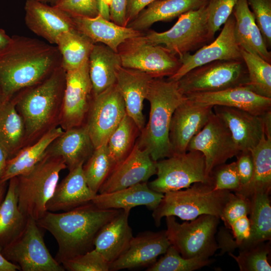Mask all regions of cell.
<instances>
[{"instance_id": "1", "label": "cell", "mask_w": 271, "mask_h": 271, "mask_svg": "<svg viewBox=\"0 0 271 271\" xmlns=\"http://www.w3.org/2000/svg\"><path fill=\"white\" fill-rule=\"evenodd\" d=\"M0 53V87L4 101L47 78L61 65L56 46L33 38L15 35Z\"/></svg>"}, {"instance_id": "2", "label": "cell", "mask_w": 271, "mask_h": 271, "mask_svg": "<svg viewBox=\"0 0 271 271\" xmlns=\"http://www.w3.org/2000/svg\"><path fill=\"white\" fill-rule=\"evenodd\" d=\"M121 210L101 209L91 202L61 213L47 211L37 222L56 240L58 248L55 258L61 264L93 249L99 230Z\"/></svg>"}, {"instance_id": "3", "label": "cell", "mask_w": 271, "mask_h": 271, "mask_svg": "<svg viewBox=\"0 0 271 271\" xmlns=\"http://www.w3.org/2000/svg\"><path fill=\"white\" fill-rule=\"evenodd\" d=\"M66 71L61 65L40 83L25 89L12 99L22 117L26 142L40 138L60 119Z\"/></svg>"}, {"instance_id": "4", "label": "cell", "mask_w": 271, "mask_h": 271, "mask_svg": "<svg viewBox=\"0 0 271 271\" xmlns=\"http://www.w3.org/2000/svg\"><path fill=\"white\" fill-rule=\"evenodd\" d=\"M186 98L177 81L164 78L151 80L146 96L150 104L149 119L137 143L153 161L173 155L169 140L171 121L175 110Z\"/></svg>"}, {"instance_id": "5", "label": "cell", "mask_w": 271, "mask_h": 271, "mask_svg": "<svg viewBox=\"0 0 271 271\" xmlns=\"http://www.w3.org/2000/svg\"><path fill=\"white\" fill-rule=\"evenodd\" d=\"M233 193L216 190L213 183L196 182L184 190L164 194L158 206L153 211L155 225H161L164 217L174 216L190 221L203 214L220 218L223 210Z\"/></svg>"}, {"instance_id": "6", "label": "cell", "mask_w": 271, "mask_h": 271, "mask_svg": "<svg viewBox=\"0 0 271 271\" xmlns=\"http://www.w3.org/2000/svg\"><path fill=\"white\" fill-rule=\"evenodd\" d=\"M66 168L61 157L46 151L33 167L16 177L18 206L25 216L37 221L45 215L47 203L58 184L60 173Z\"/></svg>"}, {"instance_id": "7", "label": "cell", "mask_w": 271, "mask_h": 271, "mask_svg": "<svg viewBox=\"0 0 271 271\" xmlns=\"http://www.w3.org/2000/svg\"><path fill=\"white\" fill-rule=\"evenodd\" d=\"M219 220L217 216L203 214L180 224L175 216H168L166 235L182 257L209 258L219 249L215 234Z\"/></svg>"}, {"instance_id": "8", "label": "cell", "mask_w": 271, "mask_h": 271, "mask_svg": "<svg viewBox=\"0 0 271 271\" xmlns=\"http://www.w3.org/2000/svg\"><path fill=\"white\" fill-rule=\"evenodd\" d=\"M156 167L157 177L148 184L159 193L180 190L196 182H213L207 174L204 156L198 151L174 154L157 161Z\"/></svg>"}, {"instance_id": "9", "label": "cell", "mask_w": 271, "mask_h": 271, "mask_svg": "<svg viewBox=\"0 0 271 271\" xmlns=\"http://www.w3.org/2000/svg\"><path fill=\"white\" fill-rule=\"evenodd\" d=\"M177 82L186 96L245 85L248 74L243 60H218L191 70Z\"/></svg>"}, {"instance_id": "10", "label": "cell", "mask_w": 271, "mask_h": 271, "mask_svg": "<svg viewBox=\"0 0 271 271\" xmlns=\"http://www.w3.org/2000/svg\"><path fill=\"white\" fill-rule=\"evenodd\" d=\"M144 36L150 43L164 45L180 58L210 40L207 22V5L182 14L169 30L149 31Z\"/></svg>"}, {"instance_id": "11", "label": "cell", "mask_w": 271, "mask_h": 271, "mask_svg": "<svg viewBox=\"0 0 271 271\" xmlns=\"http://www.w3.org/2000/svg\"><path fill=\"white\" fill-rule=\"evenodd\" d=\"M121 66L144 72L153 78L173 75L181 62L165 47L149 42L144 34L128 39L118 48Z\"/></svg>"}, {"instance_id": "12", "label": "cell", "mask_w": 271, "mask_h": 271, "mask_svg": "<svg viewBox=\"0 0 271 271\" xmlns=\"http://www.w3.org/2000/svg\"><path fill=\"white\" fill-rule=\"evenodd\" d=\"M3 256L22 271H64L63 266L49 251L40 227L28 218L19 235L1 249Z\"/></svg>"}, {"instance_id": "13", "label": "cell", "mask_w": 271, "mask_h": 271, "mask_svg": "<svg viewBox=\"0 0 271 271\" xmlns=\"http://www.w3.org/2000/svg\"><path fill=\"white\" fill-rule=\"evenodd\" d=\"M92 97L85 124L95 149L107 143L126 111L123 99L116 83Z\"/></svg>"}, {"instance_id": "14", "label": "cell", "mask_w": 271, "mask_h": 271, "mask_svg": "<svg viewBox=\"0 0 271 271\" xmlns=\"http://www.w3.org/2000/svg\"><path fill=\"white\" fill-rule=\"evenodd\" d=\"M195 150L204 156L207 174L210 176L217 166L225 163L240 152L224 122L214 113L190 141L187 151Z\"/></svg>"}, {"instance_id": "15", "label": "cell", "mask_w": 271, "mask_h": 271, "mask_svg": "<svg viewBox=\"0 0 271 271\" xmlns=\"http://www.w3.org/2000/svg\"><path fill=\"white\" fill-rule=\"evenodd\" d=\"M65 78L59 122L64 130L82 125L87 115L92 94L88 61L78 68L66 71Z\"/></svg>"}, {"instance_id": "16", "label": "cell", "mask_w": 271, "mask_h": 271, "mask_svg": "<svg viewBox=\"0 0 271 271\" xmlns=\"http://www.w3.org/2000/svg\"><path fill=\"white\" fill-rule=\"evenodd\" d=\"M235 20L232 14L217 38L193 54L187 53L179 58L181 63L177 71L168 79L177 81L191 70L218 60H243L240 48L235 37Z\"/></svg>"}, {"instance_id": "17", "label": "cell", "mask_w": 271, "mask_h": 271, "mask_svg": "<svg viewBox=\"0 0 271 271\" xmlns=\"http://www.w3.org/2000/svg\"><path fill=\"white\" fill-rule=\"evenodd\" d=\"M213 106L198 104L187 97L175 110L171 121L169 140L174 154L185 153L191 140L214 113Z\"/></svg>"}, {"instance_id": "18", "label": "cell", "mask_w": 271, "mask_h": 271, "mask_svg": "<svg viewBox=\"0 0 271 271\" xmlns=\"http://www.w3.org/2000/svg\"><path fill=\"white\" fill-rule=\"evenodd\" d=\"M156 173V162L136 142L129 155L113 168L98 193L111 192L147 182Z\"/></svg>"}, {"instance_id": "19", "label": "cell", "mask_w": 271, "mask_h": 271, "mask_svg": "<svg viewBox=\"0 0 271 271\" xmlns=\"http://www.w3.org/2000/svg\"><path fill=\"white\" fill-rule=\"evenodd\" d=\"M171 243L166 230L145 231L132 238L126 250L109 263V270L133 269L152 265L164 254Z\"/></svg>"}, {"instance_id": "20", "label": "cell", "mask_w": 271, "mask_h": 271, "mask_svg": "<svg viewBox=\"0 0 271 271\" xmlns=\"http://www.w3.org/2000/svg\"><path fill=\"white\" fill-rule=\"evenodd\" d=\"M24 10L27 27L52 45H56L61 33L75 28L72 18L54 6L37 0H26Z\"/></svg>"}, {"instance_id": "21", "label": "cell", "mask_w": 271, "mask_h": 271, "mask_svg": "<svg viewBox=\"0 0 271 271\" xmlns=\"http://www.w3.org/2000/svg\"><path fill=\"white\" fill-rule=\"evenodd\" d=\"M186 96L199 104L234 107L259 116L271 110V98L260 96L245 85Z\"/></svg>"}, {"instance_id": "22", "label": "cell", "mask_w": 271, "mask_h": 271, "mask_svg": "<svg viewBox=\"0 0 271 271\" xmlns=\"http://www.w3.org/2000/svg\"><path fill=\"white\" fill-rule=\"evenodd\" d=\"M214 112L225 123L239 151H251L264 134L261 116L236 108L215 105Z\"/></svg>"}, {"instance_id": "23", "label": "cell", "mask_w": 271, "mask_h": 271, "mask_svg": "<svg viewBox=\"0 0 271 271\" xmlns=\"http://www.w3.org/2000/svg\"><path fill=\"white\" fill-rule=\"evenodd\" d=\"M153 78L144 72L122 66L118 67L116 71V84L123 99L126 113L140 132L145 126L144 101Z\"/></svg>"}, {"instance_id": "24", "label": "cell", "mask_w": 271, "mask_h": 271, "mask_svg": "<svg viewBox=\"0 0 271 271\" xmlns=\"http://www.w3.org/2000/svg\"><path fill=\"white\" fill-rule=\"evenodd\" d=\"M80 165L58 183L47 203L48 211H67L91 202L97 193L88 187Z\"/></svg>"}, {"instance_id": "25", "label": "cell", "mask_w": 271, "mask_h": 271, "mask_svg": "<svg viewBox=\"0 0 271 271\" xmlns=\"http://www.w3.org/2000/svg\"><path fill=\"white\" fill-rule=\"evenodd\" d=\"M71 17L77 30L94 44H104L116 52L119 45L126 40L144 34L130 27L119 26L100 14L93 18Z\"/></svg>"}, {"instance_id": "26", "label": "cell", "mask_w": 271, "mask_h": 271, "mask_svg": "<svg viewBox=\"0 0 271 271\" xmlns=\"http://www.w3.org/2000/svg\"><path fill=\"white\" fill-rule=\"evenodd\" d=\"M130 211L121 210L99 230L94 241V248L109 263L114 261L127 248L133 237L128 223Z\"/></svg>"}, {"instance_id": "27", "label": "cell", "mask_w": 271, "mask_h": 271, "mask_svg": "<svg viewBox=\"0 0 271 271\" xmlns=\"http://www.w3.org/2000/svg\"><path fill=\"white\" fill-rule=\"evenodd\" d=\"M94 148L86 124L64 130L49 146L47 152L61 157L69 171L83 165Z\"/></svg>"}, {"instance_id": "28", "label": "cell", "mask_w": 271, "mask_h": 271, "mask_svg": "<svg viewBox=\"0 0 271 271\" xmlns=\"http://www.w3.org/2000/svg\"><path fill=\"white\" fill-rule=\"evenodd\" d=\"M164 194L151 189L147 182L105 193H97L92 202L104 209H121L130 211L136 206H145L153 211L159 204Z\"/></svg>"}, {"instance_id": "29", "label": "cell", "mask_w": 271, "mask_h": 271, "mask_svg": "<svg viewBox=\"0 0 271 271\" xmlns=\"http://www.w3.org/2000/svg\"><path fill=\"white\" fill-rule=\"evenodd\" d=\"M209 0H160L155 1L142 10L127 26L142 32L154 23L171 21L189 11L207 5Z\"/></svg>"}, {"instance_id": "30", "label": "cell", "mask_w": 271, "mask_h": 271, "mask_svg": "<svg viewBox=\"0 0 271 271\" xmlns=\"http://www.w3.org/2000/svg\"><path fill=\"white\" fill-rule=\"evenodd\" d=\"M120 66L121 61L117 52L102 44L94 45L88 59L93 96L115 84L116 71Z\"/></svg>"}, {"instance_id": "31", "label": "cell", "mask_w": 271, "mask_h": 271, "mask_svg": "<svg viewBox=\"0 0 271 271\" xmlns=\"http://www.w3.org/2000/svg\"><path fill=\"white\" fill-rule=\"evenodd\" d=\"M63 132L61 127H54L34 144L22 148L15 156L8 160L1 179L8 181L31 169L41 160L51 144Z\"/></svg>"}, {"instance_id": "32", "label": "cell", "mask_w": 271, "mask_h": 271, "mask_svg": "<svg viewBox=\"0 0 271 271\" xmlns=\"http://www.w3.org/2000/svg\"><path fill=\"white\" fill-rule=\"evenodd\" d=\"M26 143L25 126L13 99L0 105V147L9 159L15 156Z\"/></svg>"}, {"instance_id": "33", "label": "cell", "mask_w": 271, "mask_h": 271, "mask_svg": "<svg viewBox=\"0 0 271 271\" xmlns=\"http://www.w3.org/2000/svg\"><path fill=\"white\" fill-rule=\"evenodd\" d=\"M28 217L18 206L17 177L8 181L5 198L0 205V249L16 238L24 229Z\"/></svg>"}, {"instance_id": "34", "label": "cell", "mask_w": 271, "mask_h": 271, "mask_svg": "<svg viewBox=\"0 0 271 271\" xmlns=\"http://www.w3.org/2000/svg\"><path fill=\"white\" fill-rule=\"evenodd\" d=\"M253 171L250 182L234 192L249 198L256 192H270L271 136L264 134L258 145L251 151Z\"/></svg>"}, {"instance_id": "35", "label": "cell", "mask_w": 271, "mask_h": 271, "mask_svg": "<svg viewBox=\"0 0 271 271\" xmlns=\"http://www.w3.org/2000/svg\"><path fill=\"white\" fill-rule=\"evenodd\" d=\"M95 44L75 28L61 33L56 46L61 56V66L66 71L79 68L88 61Z\"/></svg>"}, {"instance_id": "36", "label": "cell", "mask_w": 271, "mask_h": 271, "mask_svg": "<svg viewBox=\"0 0 271 271\" xmlns=\"http://www.w3.org/2000/svg\"><path fill=\"white\" fill-rule=\"evenodd\" d=\"M270 193L256 192L249 197L250 235L245 246L270 240L271 203Z\"/></svg>"}, {"instance_id": "37", "label": "cell", "mask_w": 271, "mask_h": 271, "mask_svg": "<svg viewBox=\"0 0 271 271\" xmlns=\"http://www.w3.org/2000/svg\"><path fill=\"white\" fill-rule=\"evenodd\" d=\"M248 74L245 85L258 95L271 98V65L258 55L240 49Z\"/></svg>"}, {"instance_id": "38", "label": "cell", "mask_w": 271, "mask_h": 271, "mask_svg": "<svg viewBox=\"0 0 271 271\" xmlns=\"http://www.w3.org/2000/svg\"><path fill=\"white\" fill-rule=\"evenodd\" d=\"M139 133L140 131L135 122L126 113L106 143L115 166L132 151Z\"/></svg>"}, {"instance_id": "39", "label": "cell", "mask_w": 271, "mask_h": 271, "mask_svg": "<svg viewBox=\"0 0 271 271\" xmlns=\"http://www.w3.org/2000/svg\"><path fill=\"white\" fill-rule=\"evenodd\" d=\"M114 167L106 144L95 149L83 165L84 177L90 189L98 193Z\"/></svg>"}, {"instance_id": "40", "label": "cell", "mask_w": 271, "mask_h": 271, "mask_svg": "<svg viewBox=\"0 0 271 271\" xmlns=\"http://www.w3.org/2000/svg\"><path fill=\"white\" fill-rule=\"evenodd\" d=\"M270 251V240L260 242L239 249L236 256L232 252L228 254L237 262L240 271H270L268 257Z\"/></svg>"}, {"instance_id": "41", "label": "cell", "mask_w": 271, "mask_h": 271, "mask_svg": "<svg viewBox=\"0 0 271 271\" xmlns=\"http://www.w3.org/2000/svg\"><path fill=\"white\" fill-rule=\"evenodd\" d=\"M213 261L209 258H184L170 245L164 255L151 265L147 270L193 271L209 265Z\"/></svg>"}, {"instance_id": "42", "label": "cell", "mask_w": 271, "mask_h": 271, "mask_svg": "<svg viewBox=\"0 0 271 271\" xmlns=\"http://www.w3.org/2000/svg\"><path fill=\"white\" fill-rule=\"evenodd\" d=\"M232 14L235 20V37L239 46L241 49L253 53L250 38L255 19L247 1L238 0Z\"/></svg>"}, {"instance_id": "43", "label": "cell", "mask_w": 271, "mask_h": 271, "mask_svg": "<svg viewBox=\"0 0 271 271\" xmlns=\"http://www.w3.org/2000/svg\"><path fill=\"white\" fill-rule=\"evenodd\" d=\"M69 271H109V263L94 248L61 263Z\"/></svg>"}, {"instance_id": "44", "label": "cell", "mask_w": 271, "mask_h": 271, "mask_svg": "<svg viewBox=\"0 0 271 271\" xmlns=\"http://www.w3.org/2000/svg\"><path fill=\"white\" fill-rule=\"evenodd\" d=\"M238 0H209L207 5V22L210 40L232 14Z\"/></svg>"}, {"instance_id": "45", "label": "cell", "mask_w": 271, "mask_h": 271, "mask_svg": "<svg viewBox=\"0 0 271 271\" xmlns=\"http://www.w3.org/2000/svg\"><path fill=\"white\" fill-rule=\"evenodd\" d=\"M210 176L216 190H229L235 192L240 187L236 162L229 164L224 163L216 167L211 172Z\"/></svg>"}, {"instance_id": "46", "label": "cell", "mask_w": 271, "mask_h": 271, "mask_svg": "<svg viewBox=\"0 0 271 271\" xmlns=\"http://www.w3.org/2000/svg\"><path fill=\"white\" fill-rule=\"evenodd\" d=\"M266 47L271 46V0H247Z\"/></svg>"}, {"instance_id": "47", "label": "cell", "mask_w": 271, "mask_h": 271, "mask_svg": "<svg viewBox=\"0 0 271 271\" xmlns=\"http://www.w3.org/2000/svg\"><path fill=\"white\" fill-rule=\"evenodd\" d=\"M250 209V198L234 193L226 204L220 219L224 222L227 228L231 229L235 221L249 214Z\"/></svg>"}, {"instance_id": "48", "label": "cell", "mask_w": 271, "mask_h": 271, "mask_svg": "<svg viewBox=\"0 0 271 271\" xmlns=\"http://www.w3.org/2000/svg\"><path fill=\"white\" fill-rule=\"evenodd\" d=\"M53 6L70 17L93 18L99 14L97 0H58Z\"/></svg>"}, {"instance_id": "49", "label": "cell", "mask_w": 271, "mask_h": 271, "mask_svg": "<svg viewBox=\"0 0 271 271\" xmlns=\"http://www.w3.org/2000/svg\"><path fill=\"white\" fill-rule=\"evenodd\" d=\"M236 157L240 189L245 187L251 179L253 171V160L250 151H240Z\"/></svg>"}, {"instance_id": "50", "label": "cell", "mask_w": 271, "mask_h": 271, "mask_svg": "<svg viewBox=\"0 0 271 271\" xmlns=\"http://www.w3.org/2000/svg\"><path fill=\"white\" fill-rule=\"evenodd\" d=\"M250 222L247 216L240 218L232 225L233 237L240 249L245 246L250 235Z\"/></svg>"}, {"instance_id": "51", "label": "cell", "mask_w": 271, "mask_h": 271, "mask_svg": "<svg viewBox=\"0 0 271 271\" xmlns=\"http://www.w3.org/2000/svg\"><path fill=\"white\" fill-rule=\"evenodd\" d=\"M126 0H112L109 7L110 20L116 24L127 27L125 18Z\"/></svg>"}, {"instance_id": "52", "label": "cell", "mask_w": 271, "mask_h": 271, "mask_svg": "<svg viewBox=\"0 0 271 271\" xmlns=\"http://www.w3.org/2000/svg\"><path fill=\"white\" fill-rule=\"evenodd\" d=\"M218 245L221 251L219 255L223 254L225 252H232L238 245L233 236L230 233L228 228L221 227L217 235Z\"/></svg>"}, {"instance_id": "53", "label": "cell", "mask_w": 271, "mask_h": 271, "mask_svg": "<svg viewBox=\"0 0 271 271\" xmlns=\"http://www.w3.org/2000/svg\"><path fill=\"white\" fill-rule=\"evenodd\" d=\"M160 0H126V23L127 25L150 4Z\"/></svg>"}, {"instance_id": "54", "label": "cell", "mask_w": 271, "mask_h": 271, "mask_svg": "<svg viewBox=\"0 0 271 271\" xmlns=\"http://www.w3.org/2000/svg\"><path fill=\"white\" fill-rule=\"evenodd\" d=\"M20 270V267L16 264L8 260L1 253L0 249V271Z\"/></svg>"}, {"instance_id": "55", "label": "cell", "mask_w": 271, "mask_h": 271, "mask_svg": "<svg viewBox=\"0 0 271 271\" xmlns=\"http://www.w3.org/2000/svg\"><path fill=\"white\" fill-rule=\"evenodd\" d=\"M260 116L263 121L265 136H271V110Z\"/></svg>"}, {"instance_id": "56", "label": "cell", "mask_w": 271, "mask_h": 271, "mask_svg": "<svg viewBox=\"0 0 271 271\" xmlns=\"http://www.w3.org/2000/svg\"><path fill=\"white\" fill-rule=\"evenodd\" d=\"M12 38L7 35L5 31L0 28V53L9 45Z\"/></svg>"}, {"instance_id": "57", "label": "cell", "mask_w": 271, "mask_h": 271, "mask_svg": "<svg viewBox=\"0 0 271 271\" xmlns=\"http://www.w3.org/2000/svg\"><path fill=\"white\" fill-rule=\"evenodd\" d=\"M99 14L105 19L110 20L109 9L105 5L103 0H97Z\"/></svg>"}, {"instance_id": "58", "label": "cell", "mask_w": 271, "mask_h": 271, "mask_svg": "<svg viewBox=\"0 0 271 271\" xmlns=\"http://www.w3.org/2000/svg\"><path fill=\"white\" fill-rule=\"evenodd\" d=\"M9 160L5 151L0 147V179L2 176Z\"/></svg>"}, {"instance_id": "59", "label": "cell", "mask_w": 271, "mask_h": 271, "mask_svg": "<svg viewBox=\"0 0 271 271\" xmlns=\"http://www.w3.org/2000/svg\"><path fill=\"white\" fill-rule=\"evenodd\" d=\"M8 185V181H4L0 179V205L6 195Z\"/></svg>"}, {"instance_id": "60", "label": "cell", "mask_w": 271, "mask_h": 271, "mask_svg": "<svg viewBox=\"0 0 271 271\" xmlns=\"http://www.w3.org/2000/svg\"><path fill=\"white\" fill-rule=\"evenodd\" d=\"M46 4L50 3L51 5H54L58 0H37Z\"/></svg>"}, {"instance_id": "61", "label": "cell", "mask_w": 271, "mask_h": 271, "mask_svg": "<svg viewBox=\"0 0 271 271\" xmlns=\"http://www.w3.org/2000/svg\"><path fill=\"white\" fill-rule=\"evenodd\" d=\"M112 0H103L105 5L109 9Z\"/></svg>"}, {"instance_id": "62", "label": "cell", "mask_w": 271, "mask_h": 271, "mask_svg": "<svg viewBox=\"0 0 271 271\" xmlns=\"http://www.w3.org/2000/svg\"><path fill=\"white\" fill-rule=\"evenodd\" d=\"M4 101V98H3V93L0 87V105L2 103V102Z\"/></svg>"}]
</instances>
